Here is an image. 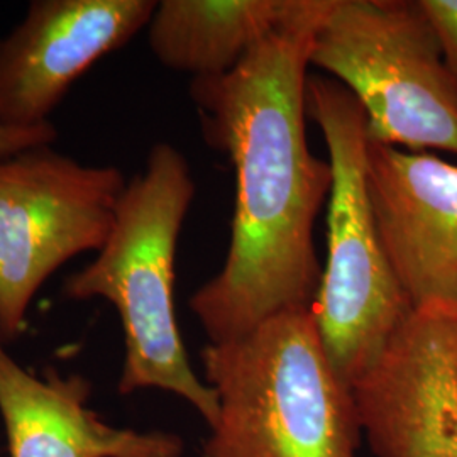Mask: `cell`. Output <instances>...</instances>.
<instances>
[{"mask_svg":"<svg viewBox=\"0 0 457 457\" xmlns=\"http://www.w3.org/2000/svg\"><path fill=\"white\" fill-rule=\"evenodd\" d=\"M328 0H294L288 16L232 71L194 79L211 146L236 175L228 256L190 298L212 344L245 337L281 312L311 309L322 270L313 228L328 200V160L309 149L307 68Z\"/></svg>","mask_w":457,"mask_h":457,"instance_id":"1","label":"cell"},{"mask_svg":"<svg viewBox=\"0 0 457 457\" xmlns=\"http://www.w3.org/2000/svg\"><path fill=\"white\" fill-rule=\"evenodd\" d=\"M194 198L195 181L185 156L168 143L154 145L143 173L128 181L107 243L94 262L66 278L62 294L114 305L126 345L120 395L149 388L175 393L212 427L217 395L190 364L173 298L179 237Z\"/></svg>","mask_w":457,"mask_h":457,"instance_id":"2","label":"cell"},{"mask_svg":"<svg viewBox=\"0 0 457 457\" xmlns=\"http://www.w3.org/2000/svg\"><path fill=\"white\" fill-rule=\"evenodd\" d=\"M219 413L204 457H358L360 415L311 309L281 312L200 353Z\"/></svg>","mask_w":457,"mask_h":457,"instance_id":"3","label":"cell"},{"mask_svg":"<svg viewBox=\"0 0 457 457\" xmlns=\"http://www.w3.org/2000/svg\"><path fill=\"white\" fill-rule=\"evenodd\" d=\"M307 115L326 139L332 171L327 262L311 313L330 366L353 388L413 307L376 222L368 187L370 137L360 102L330 77H312Z\"/></svg>","mask_w":457,"mask_h":457,"instance_id":"4","label":"cell"},{"mask_svg":"<svg viewBox=\"0 0 457 457\" xmlns=\"http://www.w3.org/2000/svg\"><path fill=\"white\" fill-rule=\"evenodd\" d=\"M311 65L360 102L370 143L457 156V82L419 0H328Z\"/></svg>","mask_w":457,"mask_h":457,"instance_id":"5","label":"cell"},{"mask_svg":"<svg viewBox=\"0 0 457 457\" xmlns=\"http://www.w3.org/2000/svg\"><path fill=\"white\" fill-rule=\"evenodd\" d=\"M128 187L115 166H90L51 146L0 158V341L24 332L34 295L83 253H98Z\"/></svg>","mask_w":457,"mask_h":457,"instance_id":"6","label":"cell"},{"mask_svg":"<svg viewBox=\"0 0 457 457\" xmlns=\"http://www.w3.org/2000/svg\"><path fill=\"white\" fill-rule=\"evenodd\" d=\"M376 457H457V313L413 309L351 388Z\"/></svg>","mask_w":457,"mask_h":457,"instance_id":"7","label":"cell"},{"mask_svg":"<svg viewBox=\"0 0 457 457\" xmlns=\"http://www.w3.org/2000/svg\"><path fill=\"white\" fill-rule=\"evenodd\" d=\"M156 5L154 0H33L0 39V124L51 122L49 114L70 87L143 31Z\"/></svg>","mask_w":457,"mask_h":457,"instance_id":"8","label":"cell"},{"mask_svg":"<svg viewBox=\"0 0 457 457\" xmlns=\"http://www.w3.org/2000/svg\"><path fill=\"white\" fill-rule=\"evenodd\" d=\"M368 187L381 241L413 309L457 313V166L370 143Z\"/></svg>","mask_w":457,"mask_h":457,"instance_id":"9","label":"cell"},{"mask_svg":"<svg viewBox=\"0 0 457 457\" xmlns=\"http://www.w3.org/2000/svg\"><path fill=\"white\" fill-rule=\"evenodd\" d=\"M90 381L48 368L37 378L0 341V413L11 457H181L177 434L105 424L87 407Z\"/></svg>","mask_w":457,"mask_h":457,"instance_id":"10","label":"cell"},{"mask_svg":"<svg viewBox=\"0 0 457 457\" xmlns=\"http://www.w3.org/2000/svg\"><path fill=\"white\" fill-rule=\"evenodd\" d=\"M294 0H163L147 24L162 65L194 79L232 71L288 16Z\"/></svg>","mask_w":457,"mask_h":457,"instance_id":"11","label":"cell"},{"mask_svg":"<svg viewBox=\"0 0 457 457\" xmlns=\"http://www.w3.org/2000/svg\"><path fill=\"white\" fill-rule=\"evenodd\" d=\"M441 46L444 62L457 82V0H419Z\"/></svg>","mask_w":457,"mask_h":457,"instance_id":"12","label":"cell"},{"mask_svg":"<svg viewBox=\"0 0 457 457\" xmlns=\"http://www.w3.org/2000/svg\"><path fill=\"white\" fill-rule=\"evenodd\" d=\"M58 137L53 122L36 128H7L0 124V158L11 156L22 149L36 146H51Z\"/></svg>","mask_w":457,"mask_h":457,"instance_id":"13","label":"cell"}]
</instances>
